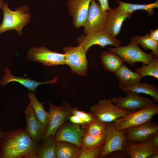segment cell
Segmentation results:
<instances>
[{"label":"cell","instance_id":"29","mask_svg":"<svg viewBox=\"0 0 158 158\" xmlns=\"http://www.w3.org/2000/svg\"><path fill=\"white\" fill-rule=\"evenodd\" d=\"M108 123L95 117L92 121L88 123V128L86 133L94 136L103 135L105 132Z\"/></svg>","mask_w":158,"mask_h":158},{"label":"cell","instance_id":"13","mask_svg":"<svg viewBox=\"0 0 158 158\" xmlns=\"http://www.w3.org/2000/svg\"><path fill=\"white\" fill-rule=\"evenodd\" d=\"M124 97H114L111 99L112 102L118 107L123 109L132 111L144 107L155 102L152 99L143 97L134 92H125Z\"/></svg>","mask_w":158,"mask_h":158},{"label":"cell","instance_id":"25","mask_svg":"<svg viewBox=\"0 0 158 158\" xmlns=\"http://www.w3.org/2000/svg\"><path fill=\"white\" fill-rule=\"evenodd\" d=\"M42 141L37 151V158H56L54 136H46Z\"/></svg>","mask_w":158,"mask_h":158},{"label":"cell","instance_id":"34","mask_svg":"<svg viewBox=\"0 0 158 158\" xmlns=\"http://www.w3.org/2000/svg\"><path fill=\"white\" fill-rule=\"evenodd\" d=\"M148 139L155 145L158 146V131L150 135L148 137Z\"/></svg>","mask_w":158,"mask_h":158},{"label":"cell","instance_id":"2","mask_svg":"<svg viewBox=\"0 0 158 158\" xmlns=\"http://www.w3.org/2000/svg\"><path fill=\"white\" fill-rule=\"evenodd\" d=\"M8 3L3 2L2 9L3 18L0 25V34L10 30H16L18 36L22 35L23 28L30 21L31 15L26 12L29 10L27 6H23L12 11L8 7Z\"/></svg>","mask_w":158,"mask_h":158},{"label":"cell","instance_id":"15","mask_svg":"<svg viewBox=\"0 0 158 158\" xmlns=\"http://www.w3.org/2000/svg\"><path fill=\"white\" fill-rule=\"evenodd\" d=\"M108 16L103 31L111 36L116 37L121 32L125 20L132 14L125 12L118 7L107 11Z\"/></svg>","mask_w":158,"mask_h":158},{"label":"cell","instance_id":"19","mask_svg":"<svg viewBox=\"0 0 158 158\" xmlns=\"http://www.w3.org/2000/svg\"><path fill=\"white\" fill-rule=\"evenodd\" d=\"M5 74L0 80V85L4 86L8 83L16 82L19 83L26 87L29 90L34 92L40 85L49 83H56L59 79L56 77L51 80L47 81L38 82L29 78H23L14 76L12 74L10 69L8 68L4 69Z\"/></svg>","mask_w":158,"mask_h":158},{"label":"cell","instance_id":"9","mask_svg":"<svg viewBox=\"0 0 158 158\" xmlns=\"http://www.w3.org/2000/svg\"><path fill=\"white\" fill-rule=\"evenodd\" d=\"M107 16V11L103 10L95 0H92L83 26V35H85L91 32L103 31Z\"/></svg>","mask_w":158,"mask_h":158},{"label":"cell","instance_id":"35","mask_svg":"<svg viewBox=\"0 0 158 158\" xmlns=\"http://www.w3.org/2000/svg\"><path fill=\"white\" fill-rule=\"evenodd\" d=\"M102 9L104 11H107L111 8L109 6L108 0H97Z\"/></svg>","mask_w":158,"mask_h":158},{"label":"cell","instance_id":"8","mask_svg":"<svg viewBox=\"0 0 158 158\" xmlns=\"http://www.w3.org/2000/svg\"><path fill=\"white\" fill-rule=\"evenodd\" d=\"M27 59L47 66L65 65L64 54L52 51L44 47L31 48L28 52Z\"/></svg>","mask_w":158,"mask_h":158},{"label":"cell","instance_id":"26","mask_svg":"<svg viewBox=\"0 0 158 158\" xmlns=\"http://www.w3.org/2000/svg\"><path fill=\"white\" fill-rule=\"evenodd\" d=\"M119 6H118L123 11L132 14L134 11L139 10H143L147 12L149 16L154 14V9L158 7V1L148 4H138L127 3L120 0L118 1Z\"/></svg>","mask_w":158,"mask_h":158},{"label":"cell","instance_id":"32","mask_svg":"<svg viewBox=\"0 0 158 158\" xmlns=\"http://www.w3.org/2000/svg\"><path fill=\"white\" fill-rule=\"evenodd\" d=\"M72 114L78 116L85 123L88 124L95 117L90 112H85L78 109L76 107L72 108Z\"/></svg>","mask_w":158,"mask_h":158},{"label":"cell","instance_id":"1","mask_svg":"<svg viewBox=\"0 0 158 158\" xmlns=\"http://www.w3.org/2000/svg\"><path fill=\"white\" fill-rule=\"evenodd\" d=\"M39 146L25 128L1 133L0 158H37Z\"/></svg>","mask_w":158,"mask_h":158},{"label":"cell","instance_id":"7","mask_svg":"<svg viewBox=\"0 0 158 158\" xmlns=\"http://www.w3.org/2000/svg\"><path fill=\"white\" fill-rule=\"evenodd\" d=\"M90 110L95 117L108 123L114 122L130 112L116 106L111 99L99 100L97 103L90 107Z\"/></svg>","mask_w":158,"mask_h":158},{"label":"cell","instance_id":"20","mask_svg":"<svg viewBox=\"0 0 158 158\" xmlns=\"http://www.w3.org/2000/svg\"><path fill=\"white\" fill-rule=\"evenodd\" d=\"M114 73L118 81V86L120 89L139 83L142 79L138 73L132 71L124 64Z\"/></svg>","mask_w":158,"mask_h":158},{"label":"cell","instance_id":"5","mask_svg":"<svg viewBox=\"0 0 158 158\" xmlns=\"http://www.w3.org/2000/svg\"><path fill=\"white\" fill-rule=\"evenodd\" d=\"M65 65L71 68L72 73L85 76L87 74L88 62L86 56L87 51L82 46H69L63 48Z\"/></svg>","mask_w":158,"mask_h":158},{"label":"cell","instance_id":"21","mask_svg":"<svg viewBox=\"0 0 158 158\" xmlns=\"http://www.w3.org/2000/svg\"><path fill=\"white\" fill-rule=\"evenodd\" d=\"M56 158H78L82 148L71 143L62 141L56 142Z\"/></svg>","mask_w":158,"mask_h":158},{"label":"cell","instance_id":"6","mask_svg":"<svg viewBox=\"0 0 158 158\" xmlns=\"http://www.w3.org/2000/svg\"><path fill=\"white\" fill-rule=\"evenodd\" d=\"M72 108L70 104L65 101H63L61 105L57 106L49 101V117L46 137L54 136L59 128L72 115Z\"/></svg>","mask_w":158,"mask_h":158},{"label":"cell","instance_id":"10","mask_svg":"<svg viewBox=\"0 0 158 158\" xmlns=\"http://www.w3.org/2000/svg\"><path fill=\"white\" fill-rule=\"evenodd\" d=\"M104 135L105 142L100 158H103L115 151L123 150V142L126 140L125 131L117 129L112 122L108 123Z\"/></svg>","mask_w":158,"mask_h":158},{"label":"cell","instance_id":"12","mask_svg":"<svg viewBox=\"0 0 158 158\" xmlns=\"http://www.w3.org/2000/svg\"><path fill=\"white\" fill-rule=\"evenodd\" d=\"M122 147L123 152L130 158H147L151 154L158 152V146L153 144L148 138L138 142L125 141Z\"/></svg>","mask_w":158,"mask_h":158},{"label":"cell","instance_id":"4","mask_svg":"<svg viewBox=\"0 0 158 158\" xmlns=\"http://www.w3.org/2000/svg\"><path fill=\"white\" fill-rule=\"evenodd\" d=\"M107 49L118 55L124 63H128L132 67H135V63L137 62L147 64L156 56L152 52L148 54L143 51L133 37L130 43L126 46L110 47Z\"/></svg>","mask_w":158,"mask_h":158},{"label":"cell","instance_id":"16","mask_svg":"<svg viewBox=\"0 0 158 158\" xmlns=\"http://www.w3.org/2000/svg\"><path fill=\"white\" fill-rule=\"evenodd\" d=\"M85 133L79 125L71 123L59 128L54 136L55 141L68 142L81 147V139Z\"/></svg>","mask_w":158,"mask_h":158},{"label":"cell","instance_id":"38","mask_svg":"<svg viewBox=\"0 0 158 158\" xmlns=\"http://www.w3.org/2000/svg\"><path fill=\"white\" fill-rule=\"evenodd\" d=\"M4 0H0V8H1L3 3Z\"/></svg>","mask_w":158,"mask_h":158},{"label":"cell","instance_id":"17","mask_svg":"<svg viewBox=\"0 0 158 158\" xmlns=\"http://www.w3.org/2000/svg\"><path fill=\"white\" fill-rule=\"evenodd\" d=\"M92 0H68V8L73 17V23L78 28L83 26L88 14Z\"/></svg>","mask_w":158,"mask_h":158},{"label":"cell","instance_id":"31","mask_svg":"<svg viewBox=\"0 0 158 158\" xmlns=\"http://www.w3.org/2000/svg\"><path fill=\"white\" fill-rule=\"evenodd\" d=\"M103 145L95 147L82 148L78 158H99Z\"/></svg>","mask_w":158,"mask_h":158},{"label":"cell","instance_id":"3","mask_svg":"<svg viewBox=\"0 0 158 158\" xmlns=\"http://www.w3.org/2000/svg\"><path fill=\"white\" fill-rule=\"evenodd\" d=\"M158 114V105L149 104L135 111H130L125 116L115 120L114 123L116 128L121 131L137 126L150 120Z\"/></svg>","mask_w":158,"mask_h":158},{"label":"cell","instance_id":"37","mask_svg":"<svg viewBox=\"0 0 158 158\" xmlns=\"http://www.w3.org/2000/svg\"><path fill=\"white\" fill-rule=\"evenodd\" d=\"M158 152L153 153L149 155L147 158H158Z\"/></svg>","mask_w":158,"mask_h":158},{"label":"cell","instance_id":"27","mask_svg":"<svg viewBox=\"0 0 158 158\" xmlns=\"http://www.w3.org/2000/svg\"><path fill=\"white\" fill-rule=\"evenodd\" d=\"M135 72L142 78L145 76H149L158 79V57L155 56L147 64H143L141 67L136 68Z\"/></svg>","mask_w":158,"mask_h":158},{"label":"cell","instance_id":"24","mask_svg":"<svg viewBox=\"0 0 158 158\" xmlns=\"http://www.w3.org/2000/svg\"><path fill=\"white\" fill-rule=\"evenodd\" d=\"M30 104L37 118L44 125L47 126L49 114V112L45 110L44 103L39 102L36 97L34 92L29 90L27 95Z\"/></svg>","mask_w":158,"mask_h":158},{"label":"cell","instance_id":"18","mask_svg":"<svg viewBox=\"0 0 158 158\" xmlns=\"http://www.w3.org/2000/svg\"><path fill=\"white\" fill-rule=\"evenodd\" d=\"M158 125L150 120L125 130L126 140L136 142L146 139L151 134L158 131Z\"/></svg>","mask_w":158,"mask_h":158},{"label":"cell","instance_id":"23","mask_svg":"<svg viewBox=\"0 0 158 158\" xmlns=\"http://www.w3.org/2000/svg\"><path fill=\"white\" fill-rule=\"evenodd\" d=\"M100 59L105 70L109 72H115L124 63L122 59L110 51H103Z\"/></svg>","mask_w":158,"mask_h":158},{"label":"cell","instance_id":"39","mask_svg":"<svg viewBox=\"0 0 158 158\" xmlns=\"http://www.w3.org/2000/svg\"><path fill=\"white\" fill-rule=\"evenodd\" d=\"M1 130H0V136H1Z\"/></svg>","mask_w":158,"mask_h":158},{"label":"cell","instance_id":"36","mask_svg":"<svg viewBox=\"0 0 158 158\" xmlns=\"http://www.w3.org/2000/svg\"><path fill=\"white\" fill-rule=\"evenodd\" d=\"M150 37L156 41L158 42V29L151 30L150 34Z\"/></svg>","mask_w":158,"mask_h":158},{"label":"cell","instance_id":"11","mask_svg":"<svg viewBox=\"0 0 158 158\" xmlns=\"http://www.w3.org/2000/svg\"><path fill=\"white\" fill-rule=\"evenodd\" d=\"M78 45L83 47L87 51L95 45L104 47L108 45L116 47L121 46V40L112 37L104 31L93 32L83 35L76 39Z\"/></svg>","mask_w":158,"mask_h":158},{"label":"cell","instance_id":"14","mask_svg":"<svg viewBox=\"0 0 158 158\" xmlns=\"http://www.w3.org/2000/svg\"><path fill=\"white\" fill-rule=\"evenodd\" d=\"M25 115L26 131L33 140L39 144L45 137L47 126L44 125L37 118L30 103L25 110Z\"/></svg>","mask_w":158,"mask_h":158},{"label":"cell","instance_id":"30","mask_svg":"<svg viewBox=\"0 0 158 158\" xmlns=\"http://www.w3.org/2000/svg\"><path fill=\"white\" fill-rule=\"evenodd\" d=\"M105 140L104 134L94 136L85 133L81 139V147L86 148L99 146L104 144Z\"/></svg>","mask_w":158,"mask_h":158},{"label":"cell","instance_id":"28","mask_svg":"<svg viewBox=\"0 0 158 158\" xmlns=\"http://www.w3.org/2000/svg\"><path fill=\"white\" fill-rule=\"evenodd\" d=\"M138 45H140L145 50H150L156 56L158 57V42L156 41L147 33L143 36H139L133 37Z\"/></svg>","mask_w":158,"mask_h":158},{"label":"cell","instance_id":"22","mask_svg":"<svg viewBox=\"0 0 158 158\" xmlns=\"http://www.w3.org/2000/svg\"><path fill=\"white\" fill-rule=\"evenodd\" d=\"M121 89L125 92L132 91L138 94L141 93L149 95L152 97V99L155 102H158V87L154 84L140 82L123 87Z\"/></svg>","mask_w":158,"mask_h":158},{"label":"cell","instance_id":"33","mask_svg":"<svg viewBox=\"0 0 158 158\" xmlns=\"http://www.w3.org/2000/svg\"><path fill=\"white\" fill-rule=\"evenodd\" d=\"M69 120L73 123L78 125L83 124L85 122L78 116L72 114L69 117Z\"/></svg>","mask_w":158,"mask_h":158}]
</instances>
